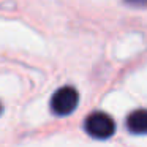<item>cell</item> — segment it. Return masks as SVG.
<instances>
[{
  "label": "cell",
  "mask_w": 147,
  "mask_h": 147,
  "mask_svg": "<svg viewBox=\"0 0 147 147\" xmlns=\"http://www.w3.org/2000/svg\"><path fill=\"white\" fill-rule=\"evenodd\" d=\"M84 128L95 139H108L115 131V122L106 112H92L84 122Z\"/></svg>",
  "instance_id": "6da1fadb"
},
{
  "label": "cell",
  "mask_w": 147,
  "mask_h": 147,
  "mask_svg": "<svg viewBox=\"0 0 147 147\" xmlns=\"http://www.w3.org/2000/svg\"><path fill=\"white\" fill-rule=\"evenodd\" d=\"M79 103V93L74 87L63 86L51 98V111L55 115H68L78 108Z\"/></svg>",
  "instance_id": "7a4b0ae2"
},
{
  "label": "cell",
  "mask_w": 147,
  "mask_h": 147,
  "mask_svg": "<svg viewBox=\"0 0 147 147\" xmlns=\"http://www.w3.org/2000/svg\"><path fill=\"white\" fill-rule=\"evenodd\" d=\"M127 128L134 134H147V109H136L127 117Z\"/></svg>",
  "instance_id": "3957f363"
},
{
  "label": "cell",
  "mask_w": 147,
  "mask_h": 147,
  "mask_svg": "<svg viewBox=\"0 0 147 147\" xmlns=\"http://www.w3.org/2000/svg\"><path fill=\"white\" fill-rule=\"evenodd\" d=\"M123 2L131 8H147V0H123Z\"/></svg>",
  "instance_id": "277c9868"
},
{
  "label": "cell",
  "mask_w": 147,
  "mask_h": 147,
  "mask_svg": "<svg viewBox=\"0 0 147 147\" xmlns=\"http://www.w3.org/2000/svg\"><path fill=\"white\" fill-rule=\"evenodd\" d=\"M2 109H3V108H2V103H0V114H2Z\"/></svg>",
  "instance_id": "5b68a950"
}]
</instances>
